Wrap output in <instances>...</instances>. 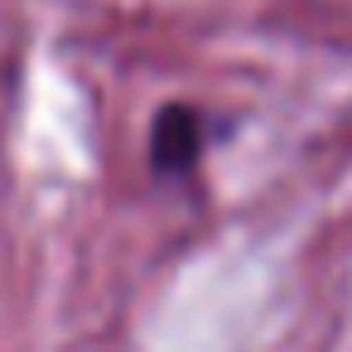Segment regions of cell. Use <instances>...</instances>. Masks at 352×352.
<instances>
[{
    "instance_id": "cell-1",
    "label": "cell",
    "mask_w": 352,
    "mask_h": 352,
    "mask_svg": "<svg viewBox=\"0 0 352 352\" xmlns=\"http://www.w3.org/2000/svg\"><path fill=\"white\" fill-rule=\"evenodd\" d=\"M198 160H203V116L184 102L160 107L150 126V164L160 174H188Z\"/></svg>"
}]
</instances>
